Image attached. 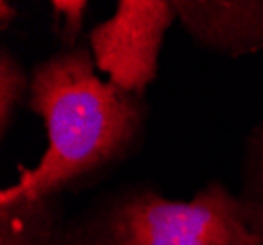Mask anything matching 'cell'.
I'll use <instances>...</instances> for the list:
<instances>
[{"label":"cell","mask_w":263,"mask_h":245,"mask_svg":"<svg viewBox=\"0 0 263 245\" xmlns=\"http://www.w3.org/2000/svg\"><path fill=\"white\" fill-rule=\"evenodd\" d=\"M87 0H53V32L61 37L63 45H77L79 35L83 32L85 16L88 12Z\"/></svg>","instance_id":"8"},{"label":"cell","mask_w":263,"mask_h":245,"mask_svg":"<svg viewBox=\"0 0 263 245\" xmlns=\"http://www.w3.org/2000/svg\"><path fill=\"white\" fill-rule=\"evenodd\" d=\"M16 16H18V8L6 0H0V28L6 30L10 24H14Z\"/></svg>","instance_id":"9"},{"label":"cell","mask_w":263,"mask_h":245,"mask_svg":"<svg viewBox=\"0 0 263 245\" xmlns=\"http://www.w3.org/2000/svg\"><path fill=\"white\" fill-rule=\"evenodd\" d=\"M175 22L173 0H120L114 16L88 32L95 65L112 85L145 96L157 78L165 34Z\"/></svg>","instance_id":"3"},{"label":"cell","mask_w":263,"mask_h":245,"mask_svg":"<svg viewBox=\"0 0 263 245\" xmlns=\"http://www.w3.org/2000/svg\"><path fill=\"white\" fill-rule=\"evenodd\" d=\"M236 196L246 226L263 234V120L255 124L243 139L241 182Z\"/></svg>","instance_id":"6"},{"label":"cell","mask_w":263,"mask_h":245,"mask_svg":"<svg viewBox=\"0 0 263 245\" xmlns=\"http://www.w3.org/2000/svg\"><path fill=\"white\" fill-rule=\"evenodd\" d=\"M97 71L83 44L61 45L32 67L26 108L42 118L47 149L0 192V204L85 190L140 153L149 120L145 96L102 80Z\"/></svg>","instance_id":"1"},{"label":"cell","mask_w":263,"mask_h":245,"mask_svg":"<svg viewBox=\"0 0 263 245\" xmlns=\"http://www.w3.org/2000/svg\"><path fill=\"white\" fill-rule=\"evenodd\" d=\"M177 22L204 51L243 57L263 51V0H173Z\"/></svg>","instance_id":"4"},{"label":"cell","mask_w":263,"mask_h":245,"mask_svg":"<svg viewBox=\"0 0 263 245\" xmlns=\"http://www.w3.org/2000/svg\"><path fill=\"white\" fill-rule=\"evenodd\" d=\"M32 71L22 65L18 55L2 45L0 49V137L10 132L20 108H26L30 96Z\"/></svg>","instance_id":"7"},{"label":"cell","mask_w":263,"mask_h":245,"mask_svg":"<svg viewBox=\"0 0 263 245\" xmlns=\"http://www.w3.org/2000/svg\"><path fill=\"white\" fill-rule=\"evenodd\" d=\"M67 234L73 245H263L222 180L206 182L186 202L149 182L126 185L71 218Z\"/></svg>","instance_id":"2"},{"label":"cell","mask_w":263,"mask_h":245,"mask_svg":"<svg viewBox=\"0 0 263 245\" xmlns=\"http://www.w3.org/2000/svg\"><path fill=\"white\" fill-rule=\"evenodd\" d=\"M67 222L63 196L0 204V245H73Z\"/></svg>","instance_id":"5"}]
</instances>
